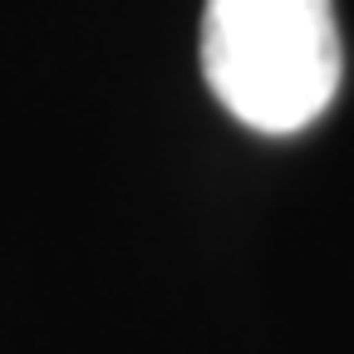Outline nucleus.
Returning a JSON list of instances; mask_svg holds the SVG:
<instances>
[{
  "label": "nucleus",
  "mask_w": 354,
  "mask_h": 354,
  "mask_svg": "<svg viewBox=\"0 0 354 354\" xmlns=\"http://www.w3.org/2000/svg\"><path fill=\"white\" fill-rule=\"evenodd\" d=\"M202 74L236 123L286 138L339 94L344 50L330 0H207Z\"/></svg>",
  "instance_id": "obj_1"
}]
</instances>
